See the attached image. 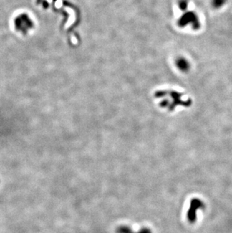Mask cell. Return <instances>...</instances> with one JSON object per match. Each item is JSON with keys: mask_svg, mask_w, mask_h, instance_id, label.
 <instances>
[{"mask_svg": "<svg viewBox=\"0 0 232 233\" xmlns=\"http://www.w3.org/2000/svg\"><path fill=\"white\" fill-rule=\"evenodd\" d=\"M203 207V204L201 201L198 199H194L191 201V206L187 214L188 221L190 223H194L196 220V211L198 208H201Z\"/></svg>", "mask_w": 232, "mask_h": 233, "instance_id": "6da1fadb", "label": "cell"}, {"mask_svg": "<svg viewBox=\"0 0 232 233\" xmlns=\"http://www.w3.org/2000/svg\"><path fill=\"white\" fill-rule=\"evenodd\" d=\"M195 17H196L194 15V14H192V13H188V14H187L186 15L182 17L180 24H181L182 25L187 24L188 23V24H190V23H195V24H197L196 21H195V20H196Z\"/></svg>", "mask_w": 232, "mask_h": 233, "instance_id": "7a4b0ae2", "label": "cell"}, {"mask_svg": "<svg viewBox=\"0 0 232 233\" xmlns=\"http://www.w3.org/2000/svg\"><path fill=\"white\" fill-rule=\"evenodd\" d=\"M116 233H133V231L128 226H121L116 229Z\"/></svg>", "mask_w": 232, "mask_h": 233, "instance_id": "3957f363", "label": "cell"}, {"mask_svg": "<svg viewBox=\"0 0 232 233\" xmlns=\"http://www.w3.org/2000/svg\"><path fill=\"white\" fill-rule=\"evenodd\" d=\"M177 66L182 70H185L188 67V62L186 61L185 59H179L177 60Z\"/></svg>", "mask_w": 232, "mask_h": 233, "instance_id": "277c9868", "label": "cell"}, {"mask_svg": "<svg viewBox=\"0 0 232 233\" xmlns=\"http://www.w3.org/2000/svg\"><path fill=\"white\" fill-rule=\"evenodd\" d=\"M136 233H152V231H151L149 228H145V227H144V228H142L138 232H136Z\"/></svg>", "mask_w": 232, "mask_h": 233, "instance_id": "5b68a950", "label": "cell"}, {"mask_svg": "<svg viewBox=\"0 0 232 233\" xmlns=\"http://www.w3.org/2000/svg\"><path fill=\"white\" fill-rule=\"evenodd\" d=\"M224 2V0H214V5L215 6H220Z\"/></svg>", "mask_w": 232, "mask_h": 233, "instance_id": "8992f818", "label": "cell"}]
</instances>
